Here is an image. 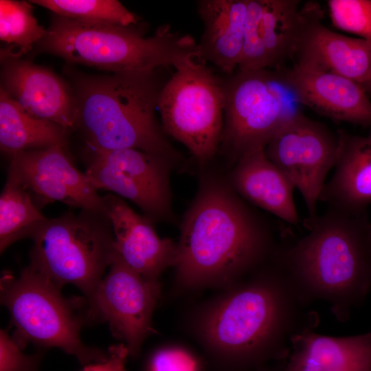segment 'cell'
<instances>
[{
	"mask_svg": "<svg viewBox=\"0 0 371 371\" xmlns=\"http://www.w3.org/2000/svg\"><path fill=\"white\" fill-rule=\"evenodd\" d=\"M264 150L302 195L308 214L306 222L315 221L326 177L337 159V133L300 111L278 131Z\"/></svg>",
	"mask_w": 371,
	"mask_h": 371,
	"instance_id": "30bf717a",
	"label": "cell"
},
{
	"mask_svg": "<svg viewBox=\"0 0 371 371\" xmlns=\"http://www.w3.org/2000/svg\"><path fill=\"white\" fill-rule=\"evenodd\" d=\"M277 73L297 104L335 120L371 127V101L361 84L297 63Z\"/></svg>",
	"mask_w": 371,
	"mask_h": 371,
	"instance_id": "9a60e30c",
	"label": "cell"
},
{
	"mask_svg": "<svg viewBox=\"0 0 371 371\" xmlns=\"http://www.w3.org/2000/svg\"><path fill=\"white\" fill-rule=\"evenodd\" d=\"M293 340L284 371H371V331L341 338L306 333Z\"/></svg>",
	"mask_w": 371,
	"mask_h": 371,
	"instance_id": "7402d4cb",
	"label": "cell"
},
{
	"mask_svg": "<svg viewBox=\"0 0 371 371\" xmlns=\"http://www.w3.org/2000/svg\"><path fill=\"white\" fill-rule=\"evenodd\" d=\"M64 144L11 155L8 179L41 203L59 201L70 207L105 214L102 196L63 150ZM36 202V201H35Z\"/></svg>",
	"mask_w": 371,
	"mask_h": 371,
	"instance_id": "4fadbf2b",
	"label": "cell"
},
{
	"mask_svg": "<svg viewBox=\"0 0 371 371\" xmlns=\"http://www.w3.org/2000/svg\"><path fill=\"white\" fill-rule=\"evenodd\" d=\"M31 238L30 265L60 287L76 286L89 300L117 254L109 218L87 210L47 218Z\"/></svg>",
	"mask_w": 371,
	"mask_h": 371,
	"instance_id": "277c9868",
	"label": "cell"
},
{
	"mask_svg": "<svg viewBox=\"0 0 371 371\" xmlns=\"http://www.w3.org/2000/svg\"><path fill=\"white\" fill-rule=\"evenodd\" d=\"M6 330L0 332V371H35L36 359L21 351Z\"/></svg>",
	"mask_w": 371,
	"mask_h": 371,
	"instance_id": "f1b7e54d",
	"label": "cell"
},
{
	"mask_svg": "<svg viewBox=\"0 0 371 371\" xmlns=\"http://www.w3.org/2000/svg\"><path fill=\"white\" fill-rule=\"evenodd\" d=\"M224 88L225 124L221 141L236 162L245 154L265 148L278 131L300 112L277 71H238Z\"/></svg>",
	"mask_w": 371,
	"mask_h": 371,
	"instance_id": "9c48e42d",
	"label": "cell"
},
{
	"mask_svg": "<svg viewBox=\"0 0 371 371\" xmlns=\"http://www.w3.org/2000/svg\"><path fill=\"white\" fill-rule=\"evenodd\" d=\"M308 233L289 253L295 269L311 283L339 292L371 280V223L366 213L327 208L306 222Z\"/></svg>",
	"mask_w": 371,
	"mask_h": 371,
	"instance_id": "5b68a950",
	"label": "cell"
},
{
	"mask_svg": "<svg viewBox=\"0 0 371 371\" xmlns=\"http://www.w3.org/2000/svg\"><path fill=\"white\" fill-rule=\"evenodd\" d=\"M46 219L31 194L7 179L0 196L1 253L15 241L32 237Z\"/></svg>",
	"mask_w": 371,
	"mask_h": 371,
	"instance_id": "cb8c5ba5",
	"label": "cell"
},
{
	"mask_svg": "<svg viewBox=\"0 0 371 371\" xmlns=\"http://www.w3.org/2000/svg\"><path fill=\"white\" fill-rule=\"evenodd\" d=\"M146 371H201V364L194 355L185 348L168 346L153 352Z\"/></svg>",
	"mask_w": 371,
	"mask_h": 371,
	"instance_id": "83f0119b",
	"label": "cell"
},
{
	"mask_svg": "<svg viewBox=\"0 0 371 371\" xmlns=\"http://www.w3.org/2000/svg\"><path fill=\"white\" fill-rule=\"evenodd\" d=\"M268 236L265 223L232 188L206 181L181 224L174 266L178 285L229 284L264 253Z\"/></svg>",
	"mask_w": 371,
	"mask_h": 371,
	"instance_id": "6da1fadb",
	"label": "cell"
},
{
	"mask_svg": "<svg viewBox=\"0 0 371 371\" xmlns=\"http://www.w3.org/2000/svg\"><path fill=\"white\" fill-rule=\"evenodd\" d=\"M35 3L55 14L88 23L133 26L136 16L115 0H34Z\"/></svg>",
	"mask_w": 371,
	"mask_h": 371,
	"instance_id": "d4e9b609",
	"label": "cell"
},
{
	"mask_svg": "<svg viewBox=\"0 0 371 371\" xmlns=\"http://www.w3.org/2000/svg\"><path fill=\"white\" fill-rule=\"evenodd\" d=\"M85 174L96 190L111 191L136 204L154 221L172 218L170 165L134 148H92Z\"/></svg>",
	"mask_w": 371,
	"mask_h": 371,
	"instance_id": "8fae6325",
	"label": "cell"
},
{
	"mask_svg": "<svg viewBox=\"0 0 371 371\" xmlns=\"http://www.w3.org/2000/svg\"><path fill=\"white\" fill-rule=\"evenodd\" d=\"M153 74L113 73L76 79V126L91 148H134L157 156L171 166L181 157L155 117L159 91Z\"/></svg>",
	"mask_w": 371,
	"mask_h": 371,
	"instance_id": "7a4b0ae2",
	"label": "cell"
},
{
	"mask_svg": "<svg viewBox=\"0 0 371 371\" xmlns=\"http://www.w3.org/2000/svg\"><path fill=\"white\" fill-rule=\"evenodd\" d=\"M333 25L371 42V0H328Z\"/></svg>",
	"mask_w": 371,
	"mask_h": 371,
	"instance_id": "4316f807",
	"label": "cell"
},
{
	"mask_svg": "<svg viewBox=\"0 0 371 371\" xmlns=\"http://www.w3.org/2000/svg\"><path fill=\"white\" fill-rule=\"evenodd\" d=\"M265 148L241 157L232 174L233 190L245 199L285 223L297 225L300 217L293 199L295 187L267 157Z\"/></svg>",
	"mask_w": 371,
	"mask_h": 371,
	"instance_id": "ffe728a7",
	"label": "cell"
},
{
	"mask_svg": "<svg viewBox=\"0 0 371 371\" xmlns=\"http://www.w3.org/2000/svg\"><path fill=\"white\" fill-rule=\"evenodd\" d=\"M339 150L334 172L319 201L352 214L366 213L371 204V131L367 135L337 131Z\"/></svg>",
	"mask_w": 371,
	"mask_h": 371,
	"instance_id": "d6986e66",
	"label": "cell"
},
{
	"mask_svg": "<svg viewBox=\"0 0 371 371\" xmlns=\"http://www.w3.org/2000/svg\"><path fill=\"white\" fill-rule=\"evenodd\" d=\"M306 20L295 63L330 71L362 85L371 74V42L334 32L321 22L317 4L305 5Z\"/></svg>",
	"mask_w": 371,
	"mask_h": 371,
	"instance_id": "e0dca14e",
	"label": "cell"
},
{
	"mask_svg": "<svg viewBox=\"0 0 371 371\" xmlns=\"http://www.w3.org/2000/svg\"><path fill=\"white\" fill-rule=\"evenodd\" d=\"M160 293L159 282L144 278L116 254L109 273L89 300L91 313L109 324L113 335L135 357L153 330L152 316Z\"/></svg>",
	"mask_w": 371,
	"mask_h": 371,
	"instance_id": "7c38bea8",
	"label": "cell"
},
{
	"mask_svg": "<svg viewBox=\"0 0 371 371\" xmlns=\"http://www.w3.org/2000/svg\"><path fill=\"white\" fill-rule=\"evenodd\" d=\"M46 31L34 16L31 3L0 1V38L19 49V58L38 43Z\"/></svg>",
	"mask_w": 371,
	"mask_h": 371,
	"instance_id": "484cf974",
	"label": "cell"
},
{
	"mask_svg": "<svg viewBox=\"0 0 371 371\" xmlns=\"http://www.w3.org/2000/svg\"><path fill=\"white\" fill-rule=\"evenodd\" d=\"M277 301L267 286L254 284L223 293L199 315L196 332L222 370L255 359L274 328Z\"/></svg>",
	"mask_w": 371,
	"mask_h": 371,
	"instance_id": "52a82bcc",
	"label": "cell"
},
{
	"mask_svg": "<svg viewBox=\"0 0 371 371\" xmlns=\"http://www.w3.org/2000/svg\"><path fill=\"white\" fill-rule=\"evenodd\" d=\"M38 46L68 63L113 73L151 74L159 67L176 70L201 60L198 43L168 25L145 37L133 25L88 23L57 14Z\"/></svg>",
	"mask_w": 371,
	"mask_h": 371,
	"instance_id": "3957f363",
	"label": "cell"
},
{
	"mask_svg": "<svg viewBox=\"0 0 371 371\" xmlns=\"http://www.w3.org/2000/svg\"><path fill=\"white\" fill-rule=\"evenodd\" d=\"M361 85L366 91H371V74Z\"/></svg>",
	"mask_w": 371,
	"mask_h": 371,
	"instance_id": "4dcf8cb0",
	"label": "cell"
},
{
	"mask_svg": "<svg viewBox=\"0 0 371 371\" xmlns=\"http://www.w3.org/2000/svg\"><path fill=\"white\" fill-rule=\"evenodd\" d=\"M60 288L30 265L18 278L1 279V302L16 328V344L32 342L56 347L81 364L106 361L109 352L85 346L80 337L81 319L60 293Z\"/></svg>",
	"mask_w": 371,
	"mask_h": 371,
	"instance_id": "8992f818",
	"label": "cell"
},
{
	"mask_svg": "<svg viewBox=\"0 0 371 371\" xmlns=\"http://www.w3.org/2000/svg\"><path fill=\"white\" fill-rule=\"evenodd\" d=\"M157 107L164 133L205 166L216 153L223 131L225 88L216 76L202 60L176 69L160 91Z\"/></svg>",
	"mask_w": 371,
	"mask_h": 371,
	"instance_id": "ba28073f",
	"label": "cell"
},
{
	"mask_svg": "<svg viewBox=\"0 0 371 371\" xmlns=\"http://www.w3.org/2000/svg\"><path fill=\"white\" fill-rule=\"evenodd\" d=\"M67 128L36 117L0 89V147L10 156L64 144Z\"/></svg>",
	"mask_w": 371,
	"mask_h": 371,
	"instance_id": "603a6c76",
	"label": "cell"
},
{
	"mask_svg": "<svg viewBox=\"0 0 371 371\" xmlns=\"http://www.w3.org/2000/svg\"><path fill=\"white\" fill-rule=\"evenodd\" d=\"M197 5L204 25L200 58L231 74L242 55L247 0H202Z\"/></svg>",
	"mask_w": 371,
	"mask_h": 371,
	"instance_id": "44dd1931",
	"label": "cell"
},
{
	"mask_svg": "<svg viewBox=\"0 0 371 371\" xmlns=\"http://www.w3.org/2000/svg\"><path fill=\"white\" fill-rule=\"evenodd\" d=\"M102 198L118 257L144 278L159 282L162 272L175 265L177 244L160 238L151 221L135 212L122 198L113 194Z\"/></svg>",
	"mask_w": 371,
	"mask_h": 371,
	"instance_id": "2e32d148",
	"label": "cell"
},
{
	"mask_svg": "<svg viewBox=\"0 0 371 371\" xmlns=\"http://www.w3.org/2000/svg\"><path fill=\"white\" fill-rule=\"evenodd\" d=\"M3 59L1 87L25 111L67 129L76 126L74 95L60 77L26 60Z\"/></svg>",
	"mask_w": 371,
	"mask_h": 371,
	"instance_id": "ac0fdd59",
	"label": "cell"
},
{
	"mask_svg": "<svg viewBox=\"0 0 371 371\" xmlns=\"http://www.w3.org/2000/svg\"><path fill=\"white\" fill-rule=\"evenodd\" d=\"M109 357L104 361L88 364L82 371H126V363L129 352L123 343L109 347Z\"/></svg>",
	"mask_w": 371,
	"mask_h": 371,
	"instance_id": "f546056e",
	"label": "cell"
},
{
	"mask_svg": "<svg viewBox=\"0 0 371 371\" xmlns=\"http://www.w3.org/2000/svg\"><path fill=\"white\" fill-rule=\"evenodd\" d=\"M297 0H247L238 71L280 67L294 57L306 20Z\"/></svg>",
	"mask_w": 371,
	"mask_h": 371,
	"instance_id": "5bb4252c",
	"label": "cell"
}]
</instances>
